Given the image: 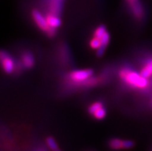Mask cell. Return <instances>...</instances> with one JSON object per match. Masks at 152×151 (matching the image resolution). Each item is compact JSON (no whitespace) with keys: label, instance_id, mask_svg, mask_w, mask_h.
Segmentation results:
<instances>
[{"label":"cell","instance_id":"52a82bcc","mask_svg":"<svg viewBox=\"0 0 152 151\" xmlns=\"http://www.w3.org/2000/svg\"><path fill=\"white\" fill-rule=\"evenodd\" d=\"M129 5L130 9L132 12V14L137 19H141L144 15H145V10L141 5L138 1H134V2H127Z\"/></svg>","mask_w":152,"mask_h":151},{"label":"cell","instance_id":"277c9868","mask_svg":"<svg viewBox=\"0 0 152 151\" xmlns=\"http://www.w3.org/2000/svg\"><path fill=\"white\" fill-rule=\"evenodd\" d=\"M16 63L14 58L6 50H0V66L4 73L12 74L15 71Z\"/></svg>","mask_w":152,"mask_h":151},{"label":"cell","instance_id":"3957f363","mask_svg":"<svg viewBox=\"0 0 152 151\" xmlns=\"http://www.w3.org/2000/svg\"><path fill=\"white\" fill-rule=\"evenodd\" d=\"M94 76V70L91 69H75L69 72L67 78L69 81L74 82L77 86H80L83 82L87 81Z\"/></svg>","mask_w":152,"mask_h":151},{"label":"cell","instance_id":"5b68a950","mask_svg":"<svg viewBox=\"0 0 152 151\" xmlns=\"http://www.w3.org/2000/svg\"><path fill=\"white\" fill-rule=\"evenodd\" d=\"M108 146L113 150H129L134 147V142L131 140H122L119 138H113L109 140Z\"/></svg>","mask_w":152,"mask_h":151},{"label":"cell","instance_id":"5bb4252c","mask_svg":"<svg viewBox=\"0 0 152 151\" xmlns=\"http://www.w3.org/2000/svg\"><path fill=\"white\" fill-rule=\"evenodd\" d=\"M100 46H101V40H100V38L94 36L90 41V46L93 50H97L100 48Z\"/></svg>","mask_w":152,"mask_h":151},{"label":"cell","instance_id":"8fae6325","mask_svg":"<svg viewBox=\"0 0 152 151\" xmlns=\"http://www.w3.org/2000/svg\"><path fill=\"white\" fill-rule=\"evenodd\" d=\"M107 109L104 107H101L100 109H99L98 110L96 111L95 113L93 115V117L95 118L96 120H101L103 119H104L107 116Z\"/></svg>","mask_w":152,"mask_h":151},{"label":"cell","instance_id":"7a4b0ae2","mask_svg":"<svg viewBox=\"0 0 152 151\" xmlns=\"http://www.w3.org/2000/svg\"><path fill=\"white\" fill-rule=\"evenodd\" d=\"M31 15L37 26L43 33H46L49 37H53L56 35V29H52L48 25L46 16L42 15L41 12L37 9H33L31 12Z\"/></svg>","mask_w":152,"mask_h":151},{"label":"cell","instance_id":"6da1fadb","mask_svg":"<svg viewBox=\"0 0 152 151\" xmlns=\"http://www.w3.org/2000/svg\"><path fill=\"white\" fill-rule=\"evenodd\" d=\"M119 77L126 85L134 89L145 90L149 86L148 80L141 73L134 70L130 67H123L119 71Z\"/></svg>","mask_w":152,"mask_h":151},{"label":"cell","instance_id":"4fadbf2b","mask_svg":"<svg viewBox=\"0 0 152 151\" xmlns=\"http://www.w3.org/2000/svg\"><path fill=\"white\" fill-rule=\"evenodd\" d=\"M46 143L47 147H49V149L51 150L52 151H55L56 150H58V145L57 143L56 142L55 139L52 136H49V137L46 138Z\"/></svg>","mask_w":152,"mask_h":151},{"label":"cell","instance_id":"9c48e42d","mask_svg":"<svg viewBox=\"0 0 152 151\" xmlns=\"http://www.w3.org/2000/svg\"><path fill=\"white\" fill-rule=\"evenodd\" d=\"M140 73L147 79L151 78L152 77V58L148 59L145 62V63L141 68Z\"/></svg>","mask_w":152,"mask_h":151},{"label":"cell","instance_id":"30bf717a","mask_svg":"<svg viewBox=\"0 0 152 151\" xmlns=\"http://www.w3.org/2000/svg\"><path fill=\"white\" fill-rule=\"evenodd\" d=\"M103 107H104V103H103L102 102L96 101L94 102V103H91V105L89 106L87 110H88V113H90L91 116H93V115L94 114L96 111H97L99 109H100V108Z\"/></svg>","mask_w":152,"mask_h":151},{"label":"cell","instance_id":"8992f818","mask_svg":"<svg viewBox=\"0 0 152 151\" xmlns=\"http://www.w3.org/2000/svg\"><path fill=\"white\" fill-rule=\"evenodd\" d=\"M20 63H22L23 68L26 69H32L35 65V58L33 54L30 51H24L22 53L20 58Z\"/></svg>","mask_w":152,"mask_h":151},{"label":"cell","instance_id":"ba28073f","mask_svg":"<svg viewBox=\"0 0 152 151\" xmlns=\"http://www.w3.org/2000/svg\"><path fill=\"white\" fill-rule=\"evenodd\" d=\"M46 19L48 25L52 29H56L61 26L62 20L59 15H56V14H53L52 12H48L46 15Z\"/></svg>","mask_w":152,"mask_h":151},{"label":"cell","instance_id":"9a60e30c","mask_svg":"<svg viewBox=\"0 0 152 151\" xmlns=\"http://www.w3.org/2000/svg\"><path fill=\"white\" fill-rule=\"evenodd\" d=\"M134 1H138V0H127V2H134Z\"/></svg>","mask_w":152,"mask_h":151},{"label":"cell","instance_id":"7c38bea8","mask_svg":"<svg viewBox=\"0 0 152 151\" xmlns=\"http://www.w3.org/2000/svg\"><path fill=\"white\" fill-rule=\"evenodd\" d=\"M107 32L106 26L103 24L98 26L96 29L94 31V36L97 37V38H101L103 36V35Z\"/></svg>","mask_w":152,"mask_h":151},{"label":"cell","instance_id":"2e32d148","mask_svg":"<svg viewBox=\"0 0 152 151\" xmlns=\"http://www.w3.org/2000/svg\"><path fill=\"white\" fill-rule=\"evenodd\" d=\"M55 151H61V150H60L58 149V150H55Z\"/></svg>","mask_w":152,"mask_h":151}]
</instances>
